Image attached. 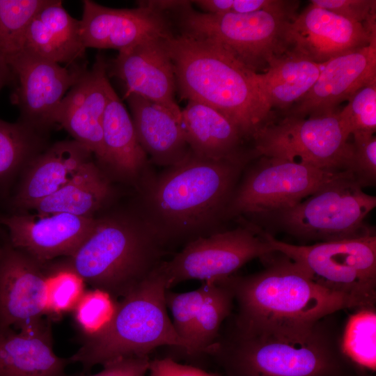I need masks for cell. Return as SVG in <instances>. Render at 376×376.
<instances>
[{
    "label": "cell",
    "mask_w": 376,
    "mask_h": 376,
    "mask_svg": "<svg viewBox=\"0 0 376 376\" xmlns=\"http://www.w3.org/2000/svg\"><path fill=\"white\" fill-rule=\"evenodd\" d=\"M334 315L313 322H245L232 314L206 352L226 376H345L359 370L344 355Z\"/></svg>",
    "instance_id": "cell-1"
},
{
    "label": "cell",
    "mask_w": 376,
    "mask_h": 376,
    "mask_svg": "<svg viewBox=\"0 0 376 376\" xmlns=\"http://www.w3.org/2000/svg\"><path fill=\"white\" fill-rule=\"evenodd\" d=\"M254 158L210 159L189 153L140 188L138 212L166 248L221 230L235 188Z\"/></svg>",
    "instance_id": "cell-2"
},
{
    "label": "cell",
    "mask_w": 376,
    "mask_h": 376,
    "mask_svg": "<svg viewBox=\"0 0 376 376\" xmlns=\"http://www.w3.org/2000/svg\"><path fill=\"white\" fill-rule=\"evenodd\" d=\"M166 42L180 97L216 109L251 143L274 117L260 74L205 41L180 33H172Z\"/></svg>",
    "instance_id": "cell-3"
},
{
    "label": "cell",
    "mask_w": 376,
    "mask_h": 376,
    "mask_svg": "<svg viewBox=\"0 0 376 376\" xmlns=\"http://www.w3.org/2000/svg\"><path fill=\"white\" fill-rule=\"evenodd\" d=\"M265 267L246 276L225 278L231 288L237 320L245 322H313L347 308L358 300L311 280L291 260L274 252L262 259Z\"/></svg>",
    "instance_id": "cell-4"
},
{
    "label": "cell",
    "mask_w": 376,
    "mask_h": 376,
    "mask_svg": "<svg viewBox=\"0 0 376 376\" xmlns=\"http://www.w3.org/2000/svg\"><path fill=\"white\" fill-rule=\"evenodd\" d=\"M165 252L139 212L113 214L95 219L66 262L86 283L118 300L159 265Z\"/></svg>",
    "instance_id": "cell-5"
},
{
    "label": "cell",
    "mask_w": 376,
    "mask_h": 376,
    "mask_svg": "<svg viewBox=\"0 0 376 376\" xmlns=\"http://www.w3.org/2000/svg\"><path fill=\"white\" fill-rule=\"evenodd\" d=\"M160 265V264H159ZM166 279L159 265L134 290L118 301L114 317L100 334L86 338L70 362L84 370L128 356L149 355L169 346L180 352L185 345L176 334L165 303Z\"/></svg>",
    "instance_id": "cell-6"
},
{
    "label": "cell",
    "mask_w": 376,
    "mask_h": 376,
    "mask_svg": "<svg viewBox=\"0 0 376 376\" xmlns=\"http://www.w3.org/2000/svg\"><path fill=\"white\" fill-rule=\"evenodd\" d=\"M186 1L177 10L180 33L226 51L249 70L260 74L288 52V33L297 13L260 10L249 13L199 12Z\"/></svg>",
    "instance_id": "cell-7"
},
{
    "label": "cell",
    "mask_w": 376,
    "mask_h": 376,
    "mask_svg": "<svg viewBox=\"0 0 376 376\" xmlns=\"http://www.w3.org/2000/svg\"><path fill=\"white\" fill-rule=\"evenodd\" d=\"M376 197L363 191L346 172L297 204L258 219L307 242H329L373 233L364 223Z\"/></svg>",
    "instance_id": "cell-8"
},
{
    "label": "cell",
    "mask_w": 376,
    "mask_h": 376,
    "mask_svg": "<svg viewBox=\"0 0 376 376\" xmlns=\"http://www.w3.org/2000/svg\"><path fill=\"white\" fill-rule=\"evenodd\" d=\"M265 236L277 253L294 262L319 285L374 307L376 299V236L373 233L313 244H292Z\"/></svg>",
    "instance_id": "cell-9"
},
{
    "label": "cell",
    "mask_w": 376,
    "mask_h": 376,
    "mask_svg": "<svg viewBox=\"0 0 376 376\" xmlns=\"http://www.w3.org/2000/svg\"><path fill=\"white\" fill-rule=\"evenodd\" d=\"M339 111L299 118L278 115L253 137L256 157L285 159L322 170L347 171L351 146Z\"/></svg>",
    "instance_id": "cell-10"
},
{
    "label": "cell",
    "mask_w": 376,
    "mask_h": 376,
    "mask_svg": "<svg viewBox=\"0 0 376 376\" xmlns=\"http://www.w3.org/2000/svg\"><path fill=\"white\" fill-rule=\"evenodd\" d=\"M346 172L324 171L278 157H256L242 173L226 219H256L285 210Z\"/></svg>",
    "instance_id": "cell-11"
},
{
    "label": "cell",
    "mask_w": 376,
    "mask_h": 376,
    "mask_svg": "<svg viewBox=\"0 0 376 376\" xmlns=\"http://www.w3.org/2000/svg\"><path fill=\"white\" fill-rule=\"evenodd\" d=\"M230 230L198 237L183 246L159 268L168 289L189 280L216 281L226 278L255 258L263 259L275 251L259 226L244 219Z\"/></svg>",
    "instance_id": "cell-12"
},
{
    "label": "cell",
    "mask_w": 376,
    "mask_h": 376,
    "mask_svg": "<svg viewBox=\"0 0 376 376\" xmlns=\"http://www.w3.org/2000/svg\"><path fill=\"white\" fill-rule=\"evenodd\" d=\"M7 60L14 75L10 100L19 109V121L38 132L54 125L61 101L86 70L85 65L63 67L23 52Z\"/></svg>",
    "instance_id": "cell-13"
},
{
    "label": "cell",
    "mask_w": 376,
    "mask_h": 376,
    "mask_svg": "<svg viewBox=\"0 0 376 376\" xmlns=\"http://www.w3.org/2000/svg\"><path fill=\"white\" fill-rule=\"evenodd\" d=\"M9 242L0 250V329H22L47 315L50 266Z\"/></svg>",
    "instance_id": "cell-14"
},
{
    "label": "cell",
    "mask_w": 376,
    "mask_h": 376,
    "mask_svg": "<svg viewBox=\"0 0 376 376\" xmlns=\"http://www.w3.org/2000/svg\"><path fill=\"white\" fill-rule=\"evenodd\" d=\"M166 38L148 39L118 52L107 63V75L122 81L125 95L141 96L163 107L180 121L181 109L175 100L176 77Z\"/></svg>",
    "instance_id": "cell-15"
},
{
    "label": "cell",
    "mask_w": 376,
    "mask_h": 376,
    "mask_svg": "<svg viewBox=\"0 0 376 376\" xmlns=\"http://www.w3.org/2000/svg\"><path fill=\"white\" fill-rule=\"evenodd\" d=\"M137 4L134 8H113L83 1L80 31L85 48L120 52L144 40L173 33L166 13Z\"/></svg>",
    "instance_id": "cell-16"
},
{
    "label": "cell",
    "mask_w": 376,
    "mask_h": 376,
    "mask_svg": "<svg viewBox=\"0 0 376 376\" xmlns=\"http://www.w3.org/2000/svg\"><path fill=\"white\" fill-rule=\"evenodd\" d=\"M376 40L361 24L311 3L297 14L288 33V52L317 63L358 49Z\"/></svg>",
    "instance_id": "cell-17"
},
{
    "label": "cell",
    "mask_w": 376,
    "mask_h": 376,
    "mask_svg": "<svg viewBox=\"0 0 376 376\" xmlns=\"http://www.w3.org/2000/svg\"><path fill=\"white\" fill-rule=\"evenodd\" d=\"M94 217L66 213L15 214L1 217L10 244L35 258L49 262L70 256L92 230Z\"/></svg>",
    "instance_id": "cell-18"
},
{
    "label": "cell",
    "mask_w": 376,
    "mask_h": 376,
    "mask_svg": "<svg viewBox=\"0 0 376 376\" xmlns=\"http://www.w3.org/2000/svg\"><path fill=\"white\" fill-rule=\"evenodd\" d=\"M376 77V40L323 63L311 90L290 109L278 115L299 118L337 110L336 107Z\"/></svg>",
    "instance_id": "cell-19"
},
{
    "label": "cell",
    "mask_w": 376,
    "mask_h": 376,
    "mask_svg": "<svg viewBox=\"0 0 376 376\" xmlns=\"http://www.w3.org/2000/svg\"><path fill=\"white\" fill-rule=\"evenodd\" d=\"M107 62L99 55L61 101L55 117L60 125L99 162L102 155V120L111 86Z\"/></svg>",
    "instance_id": "cell-20"
},
{
    "label": "cell",
    "mask_w": 376,
    "mask_h": 376,
    "mask_svg": "<svg viewBox=\"0 0 376 376\" xmlns=\"http://www.w3.org/2000/svg\"><path fill=\"white\" fill-rule=\"evenodd\" d=\"M98 162L139 190L152 175L132 118L111 86L102 120V155Z\"/></svg>",
    "instance_id": "cell-21"
},
{
    "label": "cell",
    "mask_w": 376,
    "mask_h": 376,
    "mask_svg": "<svg viewBox=\"0 0 376 376\" xmlns=\"http://www.w3.org/2000/svg\"><path fill=\"white\" fill-rule=\"evenodd\" d=\"M92 153L76 141H58L39 153L24 170L13 205L31 209L68 183L90 161Z\"/></svg>",
    "instance_id": "cell-22"
},
{
    "label": "cell",
    "mask_w": 376,
    "mask_h": 376,
    "mask_svg": "<svg viewBox=\"0 0 376 376\" xmlns=\"http://www.w3.org/2000/svg\"><path fill=\"white\" fill-rule=\"evenodd\" d=\"M180 124L189 150L210 159L256 157L240 130L223 113L206 104L188 100Z\"/></svg>",
    "instance_id": "cell-23"
},
{
    "label": "cell",
    "mask_w": 376,
    "mask_h": 376,
    "mask_svg": "<svg viewBox=\"0 0 376 376\" xmlns=\"http://www.w3.org/2000/svg\"><path fill=\"white\" fill-rule=\"evenodd\" d=\"M69 362L54 352L49 327L42 320L19 332L0 329V376H67Z\"/></svg>",
    "instance_id": "cell-24"
},
{
    "label": "cell",
    "mask_w": 376,
    "mask_h": 376,
    "mask_svg": "<svg viewBox=\"0 0 376 376\" xmlns=\"http://www.w3.org/2000/svg\"><path fill=\"white\" fill-rule=\"evenodd\" d=\"M85 50L80 20L65 10L61 1L48 0L30 21L22 52L58 64L72 65L81 58Z\"/></svg>",
    "instance_id": "cell-25"
},
{
    "label": "cell",
    "mask_w": 376,
    "mask_h": 376,
    "mask_svg": "<svg viewBox=\"0 0 376 376\" xmlns=\"http://www.w3.org/2000/svg\"><path fill=\"white\" fill-rule=\"evenodd\" d=\"M125 97L138 141L153 164L168 167L189 153L180 121L169 111L136 94Z\"/></svg>",
    "instance_id": "cell-26"
},
{
    "label": "cell",
    "mask_w": 376,
    "mask_h": 376,
    "mask_svg": "<svg viewBox=\"0 0 376 376\" xmlns=\"http://www.w3.org/2000/svg\"><path fill=\"white\" fill-rule=\"evenodd\" d=\"M113 189L105 172L92 160L65 186L38 202V213H66L93 217L111 198Z\"/></svg>",
    "instance_id": "cell-27"
},
{
    "label": "cell",
    "mask_w": 376,
    "mask_h": 376,
    "mask_svg": "<svg viewBox=\"0 0 376 376\" xmlns=\"http://www.w3.org/2000/svg\"><path fill=\"white\" fill-rule=\"evenodd\" d=\"M323 63L288 52L260 74L267 100L274 113H282L302 98L316 82Z\"/></svg>",
    "instance_id": "cell-28"
},
{
    "label": "cell",
    "mask_w": 376,
    "mask_h": 376,
    "mask_svg": "<svg viewBox=\"0 0 376 376\" xmlns=\"http://www.w3.org/2000/svg\"><path fill=\"white\" fill-rule=\"evenodd\" d=\"M205 282L207 290L196 316L191 341L185 358L199 368L207 359V350L218 338L235 305L233 290L225 278Z\"/></svg>",
    "instance_id": "cell-29"
},
{
    "label": "cell",
    "mask_w": 376,
    "mask_h": 376,
    "mask_svg": "<svg viewBox=\"0 0 376 376\" xmlns=\"http://www.w3.org/2000/svg\"><path fill=\"white\" fill-rule=\"evenodd\" d=\"M42 143L39 132L28 125L0 119V188L40 153Z\"/></svg>",
    "instance_id": "cell-30"
},
{
    "label": "cell",
    "mask_w": 376,
    "mask_h": 376,
    "mask_svg": "<svg viewBox=\"0 0 376 376\" xmlns=\"http://www.w3.org/2000/svg\"><path fill=\"white\" fill-rule=\"evenodd\" d=\"M345 357L358 369L376 370V312L374 307L357 308L348 318L340 339Z\"/></svg>",
    "instance_id": "cell-31"
},
{
    "label": "cell",
    "mask_w": 376,
    "mask_h": 376,
    "mask_svg": "<svg viewBox=\"0 0 376 376\" xmlns=\"http://www.w3.org/2000/svg\"><path fill=\"white\" fill-rule=\"evenodd\" d=\"M48 0H0V54L8 58L22 51L28 25Z\"/></svg>",
    "instance_id": "cell-32"
},
{
    "label": "cell",
    "mask_w": 376,
    "mask_h": 376,
    "mask_svg": "<svg viewBox=\"0 0 376 376\" xmlns=\"http://www.w3.org/2000/svg\"><path fill=\"white\" fill-rule=\"evenodd\" d=\"M85 283L67 262L50 266L47 283V315L58 317L73 311L86 292Z\"/></svg>",
    "instance_id": "cell-33"
},
{
    "label": "cell",
    "mask_w": 376,
    "mask_h": 376,
    "mask_svg": "<svg viewBox=\"0 0 376 376\" xmlns=\"http://www.w3.org/2000/svg\"><path fill=\"white\" fill-rule=\"evenodd\" d=\"M118 300L107 292L93 288L85 292L74 310V317L86 338L102 332L113 320Z\"/></svg>",
    "instance_id": "cell-34"
},
{
    "label": "cell",
    "mask_w": 376,
    "mask_h": 376,
    "mask_svg": "<svg viewBox=\"0 0 376 376\" xmlns=\"http://www.w3.org/2000/svg\"><path fill=\"white\" fill-rule=\"evenodd\" d=\"M206 290L207 283L203 281L194 290L177 292L167 289L165 292V303L172 315L173 328L185 345L181 358H185L189 347L196 316Z\"/></svg>",
    "instance_id": "cell-35"
},
{
    "label": "cell",
    "mask_w": 376,
    "mask_h": 376,
    "mask_svg": "<svg viewBox=\"0 0 376 376\" xmlns=\"http://www.w3.org/2000/svg\"><path fill=\"white\" fill-rule=\"evenodd\" d=\"M339 116L350 136L354 133H375L376 77L357 89L347 100Z\"/></svg>",
    "instance_id": "cell-36"
},
{
    "label": "cell",
    "mask_w": 376,
    "mask_h": 376,
    "mask_svg": "<svg viewBox=\"0 0 376 376\" xmlns=\"http://www.w3.org/2000/svg\"><path fill=\"white\" fill-rule=\"evenodd\" d=\"M351 153L347 171L362 188L376 182V137L375 133L352 134Z\"/></svg>",
    "instance_id": "cell-37"
},
{
    "label": "cell",
    "mask_w": 376,
    "mask_h": 376,
    "mask_svg": "<svg viewBox=\"0 0 376 376\" xmlns=\"http://www.w3.org/2000/svg\"><path fill=\"white\" fill-rule=\"evenodd\" d=\"M310 3L363 24L376 33L375 0H311Z\"/></svg>",
    "instance_id": "cell-38"
},
{
    "label": "cell",
    "mask_w": 376,
    "mask_h": 376,
    "mask_svg": "<svg viewBox=\"0 0 376 376\" xmlns=\"http://www.w3.org/2000/svg\"><path fill=\"white\" fill-rule=\"evenodd\" d=\"M150 361L149 355L119 357L102 364L96 374L79 376H148Z\"/></svg>",
    "instance_id": "cell-39"
},
{
    "label": "cell",
    "mask_w": 376,
    "mask_h": 376,
    "mask_svg": "<svg viewBox=\"0 0 376 376\" xmlns=\"http://www.w3.org/2000/svg\"><path fill=\"white\" fill-rule=\"evenodd\" d=\"M148 376H220L210 373L203 368L191 365L182 364L168 357L151 359Z\"/></svg>",
    "instance_id": "cell-40"
},
{
    "label": "cell",
    "mask_w": 376,
    "mask_h": 376,
    "mask_svg": "<svg viewBox=\"0 0 376 376\" xmlns=\"http://www.w3.org/2000/svg\"><path fill=\"white\" fill-rule=\"evenodd\" d=\"M14 82V75L6 57L0 54V91Z\"/></svg>",
    "instance_id": "cell-41"
},
{
    "label": "cell",
    "mask_w": 376,
    "mask_h": 376,
    "mask_svg": "<svg viewBox=\"0 0 376 376\" xmlns=\"http://www.w3.org/2000/svg\"><path fill=\"white\" fill-rule=\"evenodd\" d=\"M345 376H374V375H373V373H368V372L361 370H357L354 372Z\"/></svg>",
    "instance_id": "cell-42"
},
{
    "label": "cell",
    "mask_w": 376,
    "mask_h": 376,
    "mask_svg": "<svg viewBox=\"0 0 376 376\" xmlns=\"http://www.w3.org/2000/svg\"><path fill=\"white\" fill-rule=\"evenodd\" d=\"M0 250H1V245H0Z\"/></svg>",
    "instance_id": "cell-43"
}]
</instances>
